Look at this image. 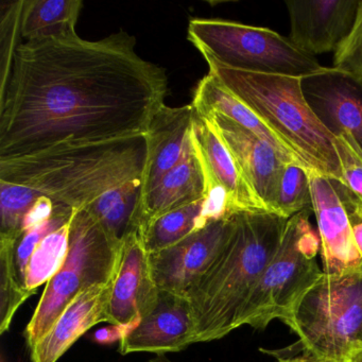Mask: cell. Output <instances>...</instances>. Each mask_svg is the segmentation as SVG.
<instances>
[{
  "mask_svg": "<svg viewBox=\"0 0 362 362\" xmlns=\"http://www.w3.org/2000/svg\"><path fill=\"white\" fill-rule=\"evenodd\" d=\"M167 90L165 69L126 31L24 42L0 90V158L147 134Z\"/></svg>",
  "mask_w": 362,
  "mask_h": 362,
  "instance_id": "cell-1",
  "label": "cell"
},
{
  "mask_svg": "<svg viewBox=\"0 0 362 362\" xmlns=\"http://www.w3.org/2000/svg\"><path fill=\"white\" fill-rule=\"evenodd\" d=\"M147 156V134L61 144L29 156L0 158V181L26 186L39 198L80 211L105 192L141 179Z\"/></svg>",
  "mask_w": 362,
  "mask_h": 362,
  "instance_id": "cell-2",
  "label": "cell"
},
{
  "mask_svg": "<svg viewBox=\"0 0 362 362\" xmlns=\"http://www.w3.org/2000/svg\"><path fill=\"white\" fill-rule=\"evenodd\" d=\"M288 219L239 211L230 238L188 293L196 343L218 340L236 329L243 305L281 245Z\"/></svg>",
  "mask_w": 362,
  "mask_h": 362,
  "instance_id": "cell-3",
  "label": "cell"
},
{
  "mask_svg": "<svg viewBox=\"0 0 362 362\" xmlns=\"http://www.w3.org/2000/svg\"><path fill=\"white\" fill-rule=\"evenodd\" d=\"M209 73L268 124L308 173L344 185L334 139L307 103L302 78L247 73L204 59Z\"/></svg>",
  "mask_w": 362,
  "mask_h": 362,
  "instance_id": "cell-4",
  "label": "cell"
},
{
  "mask_svg": "<svg viewBox=\"0 0 362 362\" xmlns=\"http://www.w3.org/2000/svg\"><path fill=\"white\" fill-rule=\"evenodd\" d=\"M283 322L296 332L303 351L344 361L362 346V267L342 274L323 272Z\"/></svg>",
  "mask_w": 362,
  "mask_h": 362,
  "instance_id": "cell-5",
  "label": "cell"
},
{
  "mask_svg": "<svg viewBox=\"0 0 362 362\" xmlns=\"http://www.w3.org/2000/svg\"><path fill=\"white\" fill-rule=\"evenodd\" d=\"M122 245L110 238L86 209L74 211L64 264L46 284L26 328L30 349L49 332L65 308L81 292L114 281Z\"/></svg>",
  "mask_w": 362,
  "mask_h": 362,
  "instance_id": "cell-6",
  "label": "cell"
},
{
  "mask_svg": "<svg viewBox=\"0 0 362 362\" xmlns=\"http://www.w3.org/2000/svg\"><path fill=\"white\" fill-rule=\"evenodd\" d=\"M188 40L203 58L236 71L303 79L323 69L289 37L264 27L194 18L188 25Z\"/></svg>",
  "mask_w": 362,
  "mask_h": 362,
  "instance_id": "cell-7",
  "label": "cell"
},
{
  "mask_svg": "<svg viewBox=\"0 0 362 362\" xmlns=\"http://www.w3.org/2000/svg\"><path fill=\"white\" fill-rule=\"evenodd\" d=\"M313 211L288 219L281 245L243 305L237 328L264 329L273 320L283 321L303 294L322 276L317 256L320 237L309 222Z\"/></svg>",
  "mask_w": 362,
  "mask_h": 362,
  "instance_id": "cell-8",
  "label": "cell"
},
{
  "mask_svg": "<svg viewBox=\"0 0 362 362\" xmlns=\"http://www.w3.org/2000/svg\"><path fill=\"white\" fill-rule=\"evenodd\" d=\"M234 228V215L209 222L177 245L149 254L158 289L186 296L213 264Z\"/></svg>",
  "mask_w": 362,
  "mask_h": 362,
  "instance_id": "cell-9",
  "label": "cell"
},
{
  "mask_svg": "<svg viewBox=\"0 0 362 362\" xmlns=\"http://www.w3.org/2000/svg\"><path fill=\"white\" fill-rule=\"evenodd\" d=\"M305 99L332 136L343 135L362 154V76L324 67L302 79Z\"/></svg>",
  "mask_w": 362,
  "mask_h": 362,
  "instance_id": "cell-10",
  "label": "cell"
},
{
  "mask_svg": "<svg viewBox=\"0 0 362 362\" xmlns=\"http://www.w3.org/2000/svg\"><path fill=\"white\" fill-rule=\"evenodd\" d=\"M197 327L192 304L186 296L160 289L151 310L120 341L122 355L154 353L165 355L183 351L196 343Z\"/></svg>",
  "mask_w": 362,
  "mask_h": 362,
  "instance_id": "cell-11",
  "label": "cell"
},
{
  "mask_svg": "<svg viewBox=\"0 0 362 362\" xmlns=\"http://www.w3.org/2000/svg\"><path fill=\"white\" fill-rule=\"evenodd\" d=\"M361 0H289V39L307 54L336 52L351 35Z\"/></svg>",
  "mask_w": 362,
  "mask_h": 362,
  "instance_id": "cell-12",
  "label": "cell"
},
{
  "mask_svg": "<svg viewBox=\"0 0 362 362\" xmlns=\"http://www.w3.org/2000/svg\"><path fill=\"white\" fill-rule=\"evenodd\" d=\"M200 115L211 124L230 150L254 192L269 211L274 214L275 199L284 165L294 162L251 131L221 114Z\"/></svg>",
  "mask_w": 362,
  "mask_h": 362,
  "instance_id": "cell-13",
  "label": "cell"
},
{
  "mask_svg": "<svg viewBox=\"0 0 362 362\" xmlns=\"http://www.w3.org/2000/svg\"><path fill=\"white\" fill-rule=\"evenodd\" d=\"M158 293L149 253L139 233H133L122 245L119 266L112 284L107 322L113 325L139 323L156 304Z\"/></svg>",
  "mask_w": 362,
  "mask_h": 362,
  "instance_id": "cell-14",
  "label": "cell"
},
{
  "mask_svg": "<svg viewBox=\"0 0 362 362\" xmlns=\"http://www.w3.org/2000/svg\"><path fill=\"white\" fill-rule=\"evenodd\" d=\"M313 214L321 243L322 268L325 274H342L362 267L354 243L346 209L334 182L317 173H308Z\"/></svg>",
  "mask_w": 362,
  "mask_h": 362,
  "instance_id": "cell-15",
  "label": "cell"
},
{
  "mask_svg": "<svg viewBox=\"0 0 362 362\" xmlns=\"http://www.w3.org/2000/svg\"><path fill=\"white\" fill-rule=\"evenodd\" d=\"M192 141L209 183L226 192L234 214L271 213L245 179L226 144L196 110L192 118Z\"/></svg>",
  "mask_w": 362,
  "mask_h": 362,
  "instance_id": "cell-16",
  "label": "cell"
},
{
  "mask_svg": "<svg viewBox=\"0 0 362 362\" xmlns=\"http://www.w3.org/2000/svg\"><path fill=\"white\" fill-rule=\"evenodd\" d=\"M194 112L192 105L180 107L165 105L152 118L147 132L148 156L141 177V197L192 149Z\"/></svg>",
  "mask_w": 362,
  "mask_h": 362,
  "instance_id": "cell-17",
  "label": "cell"
},
{
  "mask_svg": "<svg viewBox=\"0 0 362 362\" xmlns=\"http://www.w3.org/2000/svg\"><path fill=\"white\" fill-rule=\"evenodd\" d=\"M112 284L84 290L63 311L49 332L31 349L33 362H57L97 324L107 322Z\"/></svg>",
  "mask_w": 362,
  "mask_h": 362,
  "instance_id": "cell-18",
  "label": "cell"
},
{
  "mask_svg": "<svg viewBox=\"0 0 362 362\" xmlns=\"http://www.w3.org/2000/svg\"><path fill=\"white\" fill-rule=\"evenodd\" d=\"M217 188L220 187H213L209 183L192 145L184 160L141 197L139 234L156 218L197 202Z\"/></svg>",
  "mask_w": 362,
  "mask_h": 362,
  "instance_id": "cell-19",
  "label": "cell"
},
{
  "mask_svg": "<svg viewBox=\"0 0 362 362\" xmlns=\"http://www.w3.org/2000/svg\"><path fill=\"white\" fill-rule=\"evenodd\" d=\"M233 215L226 192L217 188L197 202L156 218L139 235L148 253H156L177 245L209 222Z\"/></svg>",
  "mask_w": 362,
  "mask_h": 362,
  "instance_id": "cell-20",
  "label": "cell"
},
{
  "mask_svg": "<svg viewBox=\"0 0 362 362\" xmlns=\"http://www.w3.org/2000/svg\"><path fill=\"white\" fill-rule=\"evenodd\" d=\"M192 105L199 114L218 113L230 118L239 126L251 131L272 145L288 160L302 166L287 144L284 143L281 137L268 124H264L257 114L254 113L240 99L224 88L221 82L211 74H207L199 82L194 93Z\"/></svg>",
  "mask_w": 362,
  "mask_h": 362,
  "instance_id": "cell-21",
  "label": "cell"
},
{
  "mask_svg": "<svg viewBox=\"0 0 362 362\" xmlns=\"http://www.w3.org/2000/svg\"><path fill=\"white\" fill-rule=\"evenodd\" d=\"M81 0H25L21 35L25 42L77 37Z\"/></svg>",
  "mask_w": 362,
  "mask_h": 362,
  "instance_id": "cell-22",
  "label": "cell"
},
{
  "mask_svg": "<svg viewBox=\"0 0 362 362\" xmlns=\"http://www.w3.org/2000/svg\"><path fill=\"white\" fill-rule=\"evenodd\" d=\"M141 179L127 182L97 199L86 211L100 224L107 236L116 243H124L133 233H139Z\"/></svg>",
  "mask_w": 362,
  "mask_h": 362,
  "instance_id": "cell-23",
  "label": "cell"
},
{
  "mask_svg": "<svg viewBox=\"0 0 362 362\" xmlns=\"http://www.w3.org/2000/svg\"><path fill=\"white\" fill-rule=\"evenodd\" d=\"M69 224L71 221L35 245L25 271V286L29 291L35 293L37 287L48 283L64 264L69 252Z\"/></svg>",
  "mask_w": 362,
  "mask_h": 362,
  "instance_id": "cell-24",
  "label": "cell"
},
{
  "mask_svg": "<svg viewBox=\"0 0 362 362\" xmlns=\"http://www.w3.org/2000/svg\"><path fill=\"white\" fill-rule=\"evenodd\" d=\"M307 209L313 211L308 171L300 164L287 163L279 177L274 214L290 219Z\"/></svg>",
  "mask_w": 362,
  "mask_h": 362,
  "instance_id": "cell-25",
  "label": "cell"
},
{
  "mask_svg": "<svg viewBox=\"0 0 362 362\" xmlns=\"http://www.w3.org/2000/svg\"><path fill=\"white\" fill-rule=\"evenodd\" d=\"M12 243H0V334L10 329L14 315L33 296L18 281Z\"/></svg>",
  "mask_w": 362,
  "mask_h": 362,
  "instance_id": "cell-26",
  "label": "cell"
},
{
  "mask_svg": "<svg viewBox=\"0 0 362 362\" xmlns=\"http://www.w3.org/2000/svg\"><path fill=\"white\" fill-rule=\"evenodd\" d=\"M24 1L4 3L0 14V90L8 82L16 50L22 44L21 25H22Z\"/></svg>",
  "mask_w": 362,
  "mask_h": 362,
  "instance_id": "cell-27",
  "label": "cell"
},
{
  "mask_svg": "<svg viewBox=\"0 0 362 362\" xmlns=\"http://www.w3.org/2000/svg\"><path fill=\"white\" fill-rule=\"evenodd\" d=\"M340 158L344 185L362 204V154L353 141L343 135L334 136Z\"/></svg>",
  "mask_w": 362,
  "mask_h": 362,
  "instance_id": "cell-28",
  "label": "cell"
},
{
  "mask_svg": "<svg viewBox=\"0 0 362 362\" xmlns=\"http://www.w3.org/2000/svg\"><path fill=\"white\" fill-rule=\"evenodd\" d=\"M334 67L362 76V0L351 35L334 52Z\"/></svg>",
  "mask_w": 362,
  "mask_h": 362,
  "instance_id": "cell-29",
  "label": "cell"
},
{
  "mask_svg": "<svg viewBox=\"0 0 362 362\" xmlns=\"http://www.w3.org/2000/svg\"><path fill=\"white\" fill-rule=\"evenodd\" d=\"M332 182H334V188L338 192L343 205L346 209L351 233H353L354 243H355L356 250L359 254L362 264V204L351 194V190L346 186L343 185L340 182L334 181V180Z\"/></svg>",
  "mask_w": 362,
  "mask_h": 362,
  "instance_id": "cell-30",
  "label": "cell"
},
{
  "mask_svg": "<svg viewBox=\"0 0 362 362\" xmlns=\"http://www.w3.org/2000/svg\"><path fill=\"white\" fill-rule=\"evenodd\" d=\"M139 324H131V325H113L111 324L107 327L97 330L94 334V341L99 344H110V343H114L118 340H124Z\"/></svg>",
  "mask_w": 362,
  "mask_h": 362,
  "instance_id": "cell-31",
  "label": "cell"
},
{
  "mask_svg": "<svg viewBox=\"0 0 362 362\" xmlns=\"http://www.w3.org/2000/svg\"><path fill=\"white\" fill-rule=\"evenodd\" d=\"M277 362H326V360L304 351L302 356H296V357H277Z\"/></svg>",
  "mask_w": 362,
  "mask_h": 362,
  "instance_id": "cell-32",
  "label": "cell"
},
{
  "mask_svg": "<svg viewBox=\"0 0 362 362\" xmlns=\"http://www.w3.org/2000/svg\"><path fill=\"white\" fill-rule=\"evenodd\" d=\"M343 362H362V346L353 349Z\"/></svg>",
  "mask_w": 362,
  "mask_h": 362,
  "instance_id": "cell-33",
  "label": "cell"
},
{
  "mask_svg": "<svg viewBox=\"0 0 362 362\" xmlns=\"http://www.w3.org/2000/svg\"><path fill=\"white\" fill-rule=\"evenodd\" d=\"M148 362H173L170 359L166 357L165 355H158L153 359L149 360Z\"/></svg>",
  "mask_w": 362,
  "mask_h": 362,
  "instance_id": "cell-34",
  "label": "cell"
},
{
  "mask_svg": "<svg viewBox=\"0 0 362 362\" xmlns=\"http://www.w3.org/2000/svg\"><path fill=\"white\" fill-rule=\"evenodd\" d=\"M326 362H334V361H327V360H326Z\"/></svg>",
  "mask_w": 362,
  "mask_h": 362,
  "instance_id": "cell-35",
  "label": "cell"
}]
</instances>
